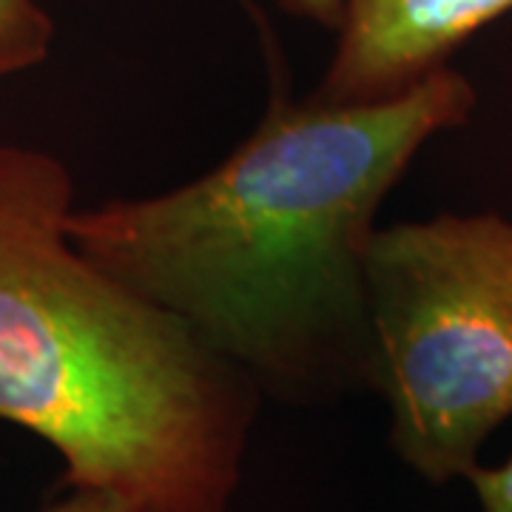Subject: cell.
<instances>
[{
  "mask_svg": "<svg viewBox=\"0 0 512 512\" xmlns=\"http://www.w3.org/2000/svg\"><path fill=\"white\" fill-rule=\"evenodd\" d=\"M285 12L296 18L311 20L316 26L336 32L342 20V0H276Z\"/></svg>",
  "mask_w": 512,
  "mask_h": 512,
  "instance_id": "8",
  "label": "cell"
},
{
  "mask_svg": "<svg viewBox=\"0 0 512 512\" xmlns=\"http://www.w3.org/2000/svg\"><path fill=\"white\" fill-rule=\"evenodd\" d=\"M40 512H140L128 498L114 490L97 487H69V493L46 504Z\"/></svg>",
  "mask_w": 512,
  "mask_h": 512,
  "instance_id": "7",
  "label": "cell"
},
{
  "mask_svg": "<svg viewBox=\"0 0 512 512\" xmlns=\"http://www.w3.org/2000/svg\"><path fill=\"white\" fill-rule=\"evenodd\" d=\"M470 484L476 490L484 512H512V458L498 467H473Z\"/></svg>",
  "mask_w": 512,
  "mask_h": 512,
  "instance_id": "6",
  "label": "cell"
},
{
  "mask_svg": "<svg viewBox=\"0 0 512 512\" xmlns=\"http://www.w3.org/2000/svg\"><path fill=\"white\" fill-rule=\"evenodd\" d=\"M52 40L55 20L37 0H0V77L43 63Z\"/></svg>",
  "mask_w": 512,
  "mask_h": 512,
  "instance_id": "5",
  "label": "cell"
},
{
  "mask_svg": "<svg viewBox=\"0 0 512 512\" xmlns=\"http://www.w3.org/2000/svg\"><path fill=\"white\" fill-rule=\"evenodd\" d=\"M72 177L0 146V421L66 464V487L140 512H225L256 384L171 313L77 251Z\"/></svg>",
  "mask_w": 512,
  "mask_h": 512,
  "instance_id": "2",
  "label": "cell"
},
{
  "mask_svg": "<svg viewBox=\"0 0 512 512\" xmlns=\"http://www.w3.org/2000/svg\"><path fill=\"white\" fill-rule=\"evenodd\" d=\"M367 384L390 441L433 484L478 467L512 416V222L439 214L376 228L365 265Z\"/></svg>",
  "mask_w": 512,
  "mask_h": 512,
  "instance_id": "3",
  "label": "cell"
},
{
  "mask_svg": "<svg viewBox=\"0 0 512 512\" xmlns=\"http://www.w3.org/2000/svg\"><path fill=\"white\" fill-rule=\"evenodd\" d=\"M512 0H342L336 49L313 97L376 103L399 97L450 57Z\"/></svg>",
  "mask_w": 512,
  "mask_h": 512,
  "instance_id": "4",
  "label": "cell"
},
{
  "mask_svg": "<svg viewBox=\"0 0 512 512\" xmlns=\"http://www.w3.org/2000/svg\"><path fill=\"white\" fill-rule=\"evenodd\" d=\"M473 109V83L450 66L376 103L274 94L217 168L168 194L72 208L69 239L256 390L316 399L367 384L376 214L421 146Z\"/></svg>",
  "mask_w": 512,
  "mask_h": 512,
  "instance_id": "1",
  "label": "cell"
}]
</instances>
